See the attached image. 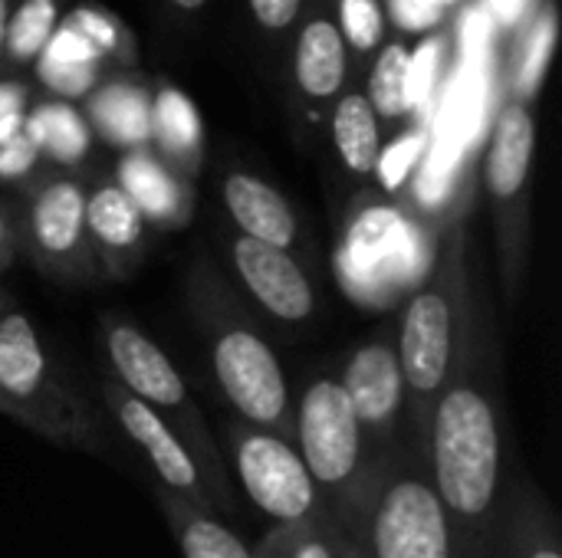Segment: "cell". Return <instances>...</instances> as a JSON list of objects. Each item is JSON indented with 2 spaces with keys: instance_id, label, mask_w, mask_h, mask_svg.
Returning <instances> with one entry per match:
<instances>
[{
  "instance_id": "cell-36",
  "label": "cell",
  "mask_w": 562,
  "mask_h": 558,
  "mask_svg": "<svg viewBox=\"0 0 562 558\" xmlns=\"http://www.w3.org/2000/svg\"><path fill=\"white\" fill-rule=\"evenodd\" d=\"M484 3H487V13L497 23H517L530 7V0H484Z\"/></svg>"
},
{
  "instance_id": "cell-4",
  "label": "cell",
  "mask_w": 562,
  "mask_h": 558,
  "mask_svg": "<svg viewBox=\"0 0 562 558\" xmlns=\"http://www.w3.org/2000/svg\"><path fill=\"white\" fill-rule=\"evenodd\" d=\"M290 437L326 503V513L333 523L346 526L382 457L369 447L339 378L319 375L303 388L293 408Z\"/></svg>"
},
{
  "instance_id": "cell-37",
  "label": "cell",
  "mask_w": 562,
  "mask_h": 558,
  "mask_svg": "<svg viewBox=\"0 0 562 558\" xmlns=\"http://www.w3.org/2000/svg\"><path fill=\"white\" fill-rule=\"evenodd\" d=\"M16 109H23V89L13 82H0V118Z\"/></svg>"
},
{
  "instance_id": "cell-32",
  "label": "cell",
  "mask_w": 562,
  "mask_h": 558,
  "mask_svg": "<svg viewBox=\"0 0 562 558\" xmlns=\"http://www.w3.org/2000/svg\"><path fill=\"white\" fill-rule=\"evenodd\" d=\"M441 56H445V39L441 36H428L415 53H408V102L412 112L425 109L428 99L438 89V76H441Z\"/></svg>"
},
{
  "instance_id": "cell-7",
  "label": "cell",
  "mask_w": 562,
  "mask_h": 558,
  "mask_svg": "<svg viewBox=\"0 0 562 558\" xmlns=\"http://www.w3.org/2000/svg\"><path fill=\"white\" fill-rule=\"evenodd\" d=\"M224 464L227 474H234V480L247 493V500L273 526L333 520L290 434L244 421L231 424Z\"/></svg>"
},
{
  "instance_id": "cell-35",
  "label": "cell",
  "mask_w": 562,
  "mask_h": 558,
  "mask_svg": "<svg viewBox=\"0 0 562 558\" xmlns=\"http://www.w3.org/2000/svg\"><path fill=\"white\" fill-rule=\"evenodd\" d=\"M247 3H250L257 23L267 30H286L303 10V0H247Z\"/></svg>"
},
{
  "instance_id": "cell-27",
  "label": "cell",
  "mask_w": 562,
  "mask_h": 558,
  "mask_svg": "<svg viewBox=\"0 0 562 558\" xmlns=\"http://www.w3.org/2000/svg\"><path fill=\"white\" fill-rule=\"evenodd\" d=\"M59 23V3L56 0H23L7 16V36L3 53H10L13 62H30L46 46L49 33Z\"/></svg>"
},
{
  "instance_id": "cell-12",
  "label": "cell",
  "mask_w": 562,
  "mask_h": 558,
  "mask_svg": "<svg viewBox=\"0 0 562 558\" xmlns=\"http://www.w3.org/2000/svg\"><path fill=\"white\" fill-rule=\"evenodd\" d=\"M234 270L250 296L283 322H306L316 309L313 286L303 266L273 243L240 237L234 243Z\"/></svg>"
},
{
  "instance_id": "cell-9",
  "label": "cell",
  "mask_w": 562,
  "mask_h": 558,
  "mask_svg": "<svg viewBox=\"0 0 562 558\" xmlns=\"http://www.w3.org/2000/svg\"><path fill=\"white\" fill-rule=\"evenodd\" d=\"M102 398H105L112 421L119 424L125 441L142 457L148 480L155 487V497H171V500L211 506L221 513L217 497H214L194 451L155 408H148L142 398L125 391L115 378H109L102 385Z\"/></svg>"
},
{
  "instance_id": "cell-31",
  "label": "cell",
  "mask_w": 562,
  "mask_h": 558,
  "mask_svg": "<svg viewBox=\"0 0 562 558\" xmlns=\"http://www.w3.org/2000/svg\"><path fill=\"white\" fill-rule=\"evenodd\" d=\"M339 33L359 53H369L385 36V13L379 0H342L339 3Z\"/></svg>"
},
{
  "instance_id": "cell-16",
  "label": "cell",
  "mask_w": 562,
  "mask_h": 558,
  "mask_svg": "<svg viewBox=\"0 0 562 558\" xmlns=\"http://www.w3.org/2000/svg\"><path fill=\"white\" fill-rule=\"evenodd\" d=\"M30 234L53 260L76 253L86 234V191L69 178L49 181L30 204Z\"/></svg>"
},
{
  "instance_id": "cell-33",
  "label": "cell",
  "mask_w": 562,
  "mask_h": 558,
  "mask_svg": "<svg viewBox=\"0 0 562 558\" xmlns=\"http://www.w3.org/2000/svg\"><path fill=\"white\" fill-rule=\"evenodd\" d=\"M553 43H557V13L547 10L540 16V23L533 26V36H530V43L524 49V59H520L517 79H520L524 92H533L540 86V79L547 72V62H550V53H553Z\"/></svg>"
},
{
  "instance_id": "cell-3",
  "label": "cell",
  "mask_w": 562,
  "mask_h": 558,
  "mask_svg": "<svg viewBox=\"0 0 562 558\" xmlns=\"http://www.w3.org/2000/svg\"><path fill=\"white\" fill-rule=\"evenodd\" d=\"M0 411L59 447L105 454L95 408L59 375L33 322L16 309L0 316Z\"/></svg>"
},
{
  "instance_id": "cell-17",
  "label": "cell",
  "mask_w": 562,
  "mask_h": 558,
  "mask_svg": "<svg viewBox=\"0 0 562 558\" xmlns=\"http://www.w3.org/2000/svg\"><path fill=\"white\" fill-rule=\"evenodd\" d=\"M161 516L184 558H260L257 543L237 536L211 506L181 503L171 497H158Z\"/></svg>"
},
{
  "instance_id": "cell-6",
  "label": "cell",
  "mask_w": 562,
  "mask_h": 558,
  "mask_svg": "<svg viewBox=\"0 0 562 558\" xmlns=\"http://www.w3.org/2000/svg\"><path fill=\"white\" fill-rule=\"evenodd\" d=\"M428 263L425 234L395 207H366L336 250L342 289L369 309L395 303L405 286L425 276Z\"/></svg>"
},
{
  "instance_id": "cell-38",
  "label": "cell",
  "mask_w": 562,
  "mask_h": 558,
  "mask_svg": "<svg viewBox=\"0 0 562 558\" xmlns=\"http://www.w3.org/2000/svg\"><path fill=\"white\" fill-rule=\"evenodd\" d=\"M415 3H418V7H422V10H425L428 16L441 20V13H445V10H448V7H451L454 0H415Z\"/></svg>"
},
{
  "instance_id": "cell-39",
  "label": "cell",
  "mask_w": 562,
  "mask_h": 558,
  "mask_svg": "<svg viewBox=\"0 0 562 558\" xmlns=\"http://www.w3.org/2000/svg\"><path fill=\"white\" fill-rule=\"evenodd\" d=\"M7 16H10V3L0 0V56H3V36H7Z\"/></svg>"
},
{
  "instance_id": "cell-5",
  "label": "cell",
  "mask_w": 562,
  "mask_h": 558,
  "mask_svg": "<svg viewBox=\"0 0 562 558\" xmlns=\"http://www.w3.org/2000/svg\"><path fill=\"white\" fill-rule=\"evenodd\" d=\"M105 355L112 365L115 382L132 391L135 398H142L148 408H155L194 451L221 513H234L237 510V497H234V483L227 474V464L221 457V447L214 444L207 424L201 421L198 408L188 398V385L181 378V372L175 368V362L135 326L128 322H109L105 326Z\"/></svg>"
},
{
  "instance_id": "cell-25",
  "label": "cell",
  "mask_w": 562,
  "mask_h": 558,
  "mask_svg": "<svg viewBox=\"0 0 562 558\" xmlns=\"http://www.w3.org/2000/svg\"><path fill=\"white\" fill-rule=\"evenodd\" d=\"M26 128L36 141V151L63 164H76L89 148V125L66 102L40 105L36 112L26 115Z\"/></svg>"
},
{
  "instance_id": "cell-15",
  "label": "cell",
  "mask_w": 562,
  "mask_h": 558,
  "mask_svg": "<svg viewBox=\"0 0 562 558\" xmlns=\"http://www.w3.org/2000/svg\"><path fill=\"white\" fill-rule=\"evenodd\" d=\"M537 125L527 105L510 102L501 109L487 145V187L497 201H510L524 191L533 158Z\"/></svg>"
},
{
  "instance_id": "cell-22",
  "label": "cell",
  "mask_w": 562,
  "mask_h": 558,
  "mask_svg": "<svg viewBox=\"0 0 562 558\" xmlns=\"http://www.w3.org/2000/svg\"><path fill=\"white\" fill-rule=\"evenodd\" d=\"M119 187L132 197V204L142 210V217L151 220H175L181 214V187L175 178L151 161L148 155H125L119 164Z\"/></svg>"
},
{
  "instance_id": "cell-13",
  "label": "cell",
  "mask_w": 562,
  "mask_h": 558,
  "mask_svg": "<svg viewBox=\"0 0 562 558\" xmlns=\"http://www.w3.org/2000/svg\"><path fill=\"white\" fill-rule=\"evenodd\" d=\"M491 558H562L560 516L527 477L507 483L491 536Z\"/></svg>"
},
{
  "instance_id": "cell-30",
  "label": "cell",
  "mask_w": 562,
  "mask_h": 558,
  "mask_svg": "<svg viewBox=\"0 0 562 558\" xmlns=\"http://www.w3.org/2000/svg\"><path fill=\"white\" fill-rule=\"evenodd\" d=\"M40 151L26 128V112L16 109L0 118V178H23L36 164Z\"/></svg>"
},
{
  "instance_id": "cell-1",
  "label": "cell",
  "mask_w": 562,
  "mask_h": 558,
  "mask_svg": "<svg viewBox=\"0 0 562 558\" xmlns=\"http://www.w3.org/2000/svg\"><path fill=\"white\" fill-rule=\"evenodd\" d=\"M418 454L445 500L468 558H491L494 523L510 483L507 434L494 391L471 375H454L425 408Z\"/></svg>"
},
{
  "instance_id": "cell-19",
  "label": "cell",
  "mask_w": 562,
  "mask_h": 558,
  "mask_svg": "<svg viewBox=\"0 0 562 558\" xmlns=\"http://www.w3.org/2000/svg\"><path fill=\"white\" fill-rule=\"evenodd\" d=\"M92 128L119 148H135L151 138V99L135 82H109L89 102Z\"/></svg>"
},
{
  "instance_id": "cell-14",
  "label": "cell",
  "mask_w": 562,
  "mask_h": 558,
  "mask_svg": "<svg viewBox=\"0 0 562 558\" xmlns=\"http://www.w3.org/2000/svg\"><path fill=\"white\" fill-rule=\"evenodd\" d=\"M224 204L244 237H254L283 250L296 240V217L290 204L267 181L244 174V171L231 174L224 181Z\"/></svg>"
},
{
  "instance_id": "cell-23",
  "label": "cell",
  "mask_w": 562,
  "mask_h": 558,
  "mask_svg": "<svg viewBox=\"0 0 562 558\" xmlns=\"http://www.w3.org/2000/svg\"><path fill=\"white\" fill-rule=\"evenodd\" d=\"M142 210L119 184H99L86 197V230L105 250H132L142 240Z\"/></svg>"
},
{
  "instance_id": "cell-8",
  "label": "cell",
  "mask_w": 562,
  "mask_h": 558,
  "mask_svg": "<svg viewBox=\"0 0 562 558\" xmlns=\"http://www.w3.org/2000/svg\"><path fill=\"white\" fill-rule=\"evenodd\" d=\"M211 368L244 424L293 431V398L277 352L247 326H227L211 342Z\"/></svg>"
},
{
  "instance_id": "cell-18",
  "label": "cell",
  "mask_w": 562,
  "mask_h": 558,
  "mask_svg": "<svg viewBox=\"0 0 562 558\" xmlns=\"http://www.w3.org/2000/svg\"><path fill=\"white\" fill-rule=\"evenodd\" d=\"M293 76L303 95L329 99L346 82V39L333 20H310L293 46Z\"/></svg>"
},
{
  "instance_id": "cell-34",
  "label": "cell",
  "mask_w": 562,
  "mask_h": 558,
  "mask_svg": "<svg viewBox=\"0 0 562 558\" xmlns=\"http://www.w3.org/2000/svg\"><path fill=\"white\" fill-rule=\"evenodd\" d=\"M63 26L76 30L86 43H92L102 56H112L119 46V26L109 13H102L99 7H72L63 16Z\"/></svg>"
},
{
  "instance_id": "cell-29",
  "label": "cell",
  "mask_w": 562,
  "mask_h": 558,
  "mask_svg": "<svg viewBox=\"0 0 562 558\" xmlns=\"http://www.w3.org/2000/svg\"><path fill=\"white\" fill-rule=\"evenodd\" d=\"M428 148V135L425 132H408V135H398L392 145L379 148V158H375V174L382 181L385 191H398L418 168L422 155Z\"/></svg>"
},
{
  "instance_id": "cell-21",
  "label": "cell",
  "mask_w": 562,
  "mask_h": 558,
  "mask_svg": "<svg viewBox=\"0 0 562 558\" xmlns=\"http://www.w3.org/2000/svg\"><path fill=\"white\" fill-rule=\"evenodd\" d=\"M333 141L342 158V164L352 174H369L375 168L382 135H379V115L372 102L362 92L342 95V102L333 112Z\"/></svg>"
},
{
  "instance_id": "cell-11",
  "label": "cell",
  "mask_w": 562,
  "mask_h": 558,
  "mask_svg": "<svg viewBox=\"0 0 562 558\" xmlns=\"http://www.w3.org/2000/svg\"><path fill=\"white\" fill-rule=\"evenodd\" d=\"M339 385L349 395V405L375 457L392 454L402 444V414L412 408L395 342L375 339L359 345L346 358Z\"/></svg>"
},
{
  "instance_id": "cell-41",
  "label": "cell",
  "mask_w": 562,
  "mask_h": 558,
  "mask_svg": "<svg viewBox=\"0 0 562 558\" xmlns=\"http://www.w3.org/2000/svg\"><path fill=\"white\" fill-rule=\"evenodd\" d=\"M7 240V227H3V220H0V243Z\"/></svg>"
},
{
  "instance_id": "cell-10",
  "label": "cell",
  "mask_w": 562,
  "mask_h": 558,
  "mask_svg": "<svg viewBox=\"0 0 562 558\" xmlns=\"http://www.w3.org/2000/svg\"><path fill=\"white\" fill-rule=\"evenodd\" d=\"M395 352L418 421L425 408L438 398V391L458 375L454 306L441 286H425L412 296L398 329Z\"/></svg>"
},
{
  "instance_id": "cell-28",
  "label": "cell",
  "mask_w": 562,
  "mask_h": 558,
  "mask_svg": "<svg viewBox=\"0 0 562 558\" xmlns=\"http://www.w3.org/2000/svg\"><path fill=\"white\" fill-rule=\"evenodd\" d=\"M461 155H464V145L458 138H451L445 128H438L435 141L428 138V148L418 161V181H415V191H418V201L422 204H441L451 191V181H454V171L461 164Z\"/></svg>"
},
{
  "instance_id": "cell-2",
  "label": "cell",
  "mask_w": 562,
  "mask_h": 558,
  "mask_svg": "<svg viewBox=\"0 0 562 558\" xmlns=\"http://www.w3.org/2000/svg\"><path fill=\"white\" fill-rule=\"evenodd\" d=\"M342 529L362 558H468L415 441L375 464Z\"/></svg>"
},
{
  "instance_id": "cell-20",
  "label": "cell",
  "mask_w": 562,
  "mask_h": 558,
  "mask_svg": "<svg viewBox=\"0 0 562 558\" xmlns=\"http://www.w3.org/2000/svg\"><path fill=\"white\" fill-rule=\"evenodd\" d=\"M105 56L76 30L56 23L36 56V76L59 95H86L95 86V69Z\"/></svg>"
},
{
  "instance_id": "cell-26",
  "label": "cell",
  "mask_w": 562,
  "mask_h": 558,
  "mask_svg": "<svg viewBox=\"0 0 562 558\" xmlns=\"http://www.w3.org/2000/svg\"><path fill=\"white\" fill-rule=\"evenodd\" d=\"M408 46L402 43H389L372 72H369V92L366 99L372 102L375 115L382 118H402L412 112V102H408Z\"/></svg>"
},
{
  "instance_id": "cell-40",
  "label": "cell",
  "mask_w": 562,
  "mask_h": 558,
  "mask_svg": "<svg viewBox=\"0 0 562 558\" xmlns=\"http://www.w3.org/2000/svg\"><path fill=\"white\" fill-rule=\"evenodd\" d=\"M168 3H175L178 10H201L207 0H168Z\"/></svg>"
},
{
  "instance_id": "cell-24",
  "label": "cell",
  "mask_w": 562,
  "mask_h": 558,
  "mask_svg": "<svg viewBox=\"0 0 562 558\" xmlns=\"http://www.w3.org/2000/svg\"><path fill=\"white\" fill-rule=\"evenodd\" d=\"M201 132L204 128L198 105L178 86H161L151 99V135L158 138V145L171 158L188 161L201 148Z\"/></svg>"
}]
</instances>
